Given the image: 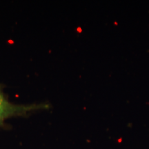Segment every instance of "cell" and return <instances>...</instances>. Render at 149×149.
Segmentation results:
<instances>
[{"label": "cell", "instance_id": "6da1fadb", "mask_svg": "<svg viewBox=\"0 0 149 149\" xmlns=\"http://www.w3.org/2000/svg\"><path fill=\"white\" fill-rule=\"evenodd\" d=\"M5 85L0 83V130L6 129L7 121L15 117L26 118L35 113L51 109L49 102L15 104L10 101L4 91Z\"/></svg>", "mask_w": 149, "mask_h": 149}]
</instances>
